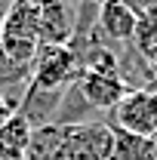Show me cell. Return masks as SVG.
Returning a JSON list of instances; mask_svg holds the SVG:
<instances>
[{
	"label": "cell",
	"mask_w": 157,
	"mask_h": 160,
	"mask_svg": "<svg viewBox=\"0 0 157 160\" xmlns=\"http://www.w3.org/2000/svg\"><path fill=\"white\" fill-rule=\"evenodd\" d=\"M77 86L83 99L96 108L99 114H108L117 108V102L129 92V86L123 83L120 74H105V71H80Z\"/></svg>",
	"instance_id": "cell-4"
},
{
	"label": "cell",
	"mask_w": 157,
	"mask_h": 160,
	"mask_svg": "<svg viewBox=\"0 0 157 160\" xmlns=\"http://www.w3.org/2000/svg\"><path fill=\"white\" fill-rule=\"evenodd\" d=\"M99 111L89 105V102L83 99V92H80V86L77 83H71L68 86V92H65V99H62L59 105V114H56V126H86V123H96Z\"/></svg>",
	"instance_id": "cell-9"
},
{
	"label": "cell",
	"mask_w": 157,
	"mask_h": 160,
	"mask_svg": "<svg viewBox=\"0 0 157 160\" xmlns=\"http://www.w3.org/2000/svg\"><path fill=\"white\" fill-rule=\"evenodd\" d=\"M31 136H34V126L16 111L9 123H3V129H0V160H25Z\"/></svg>",
	"instance_id": "cell-8"
},
{
	"label": "cell",
	"mask_w": 157,
	"mask_h": 160,
	"mask_svg": "<svg viewBox=\"0 0 157 160\" xmlns=\"http://www.w3.org/2000/svg\"><path fill=\"white\" fill-rule=\"evenodd\" d=\"M148 12H151V16H157V0H148Z\"/></svg>",
	"instance_id": "cell-14"
},
{
	"label": "cell",
	"mask_w": 157,
	"mask_h": 160,
	"mask_svg": "<svg viewBox=\"0 0 157 160\" xmlns=\"http://www.w3.org/2000/svg\"><path fill=\"white\" fill-rule=\"evenodd\" d=\"M105 123L129 136L157 139V89H129L117 102V108L108 111Z\"/></svg>",
	"instance_id": "cell-2"
},
{
	"label": "cell",
	"mask_w": 157,
	"mask_h": 160,
	"mask_svg": "<svg viewBox=\"0 0 157 160\" xmlns=\"http://www.w3.org/2000/svg\"><path fill=\"white\" fill-rule=\"evenodd\" d=\"M65 92L68 89H43V86H34L28 80V86H25V92H22V99H19V114L31 126H46V123L56 120Z\"/></svg>",
	"instance_id": "cell-6"
},
{
	"label": "cell",
	"mask_w": 157,
	"mask_h": 160,
	"mask_svg": "<svg viewBox=\"0 0 157 160\" xmlns=\"http://www.w3.org/2000/svg\"><path fill=\"white\" fill-rule=\"evenodd\" d=\"M139 16L126 9L120 0H102L99 3V34L111 43H133Z\"/></svg>",
	"instance_id": "cell-7"
},
{
	"label": "cell",
	"mask_w": 157,
	"mask_h": 160,
	"mask_svg": "<svg viewBox=\"0 0 157 160\" xmlns=\"http://www.w3.org/2000/svg\"><path fill=\"white\" fill-rule=\"evenodd\" d=\"M120 3H123L126 9H133L136 16H145V12H148V0H120Z\"/></svg>",
	"instance_id": "cell-13"
},
{
	"label": "cell",
	"mask_w": 157,
	"mask_h": 160,
	"mask_svg": "<svg viewBox=\"0 0 157 160\" xmlns=\"http://www.w3.org/2000/svg\"><path fill=\"white\" fill-rule=\"evenodd\" d=\"M0 3H6V0H0Z\"/></svg>",
	"instance_id": "cell-16"
},
{
	"label": "cell",
	"mask_w": 157,
	"mask_h": 160,
	"mask_svg": "<svg viewBox=\"0 0 157 160\" xmlns=\"http://www.w3.org/2000/svg\"><path fill=\"white\" fill-rule=\"evenodd\" d=\"M62 139H65V126L46 123V126H34V136L28 145V157L25 160H53L59 151Z\"/></svg>",
	"instance_id": "cell-10"
},
{
	"label": "cell",
	"mask_w": 157,
	"mask_h": 160,
	"mask_svg": "<svg viewBox=\"0 0 157 160\" xmlns=\"http://www.w3.org/2000/svg\"><path fill=\"white\" fill-rule=\"evenodd\" d=\"M16 111H19V99L0 92V129H3V123H9V117H13Z\"/></svg>",
	"instance_id": "cell-12"
},
{
	"label": "cell",
	"mask_w": 157,
	"mask_h": 160,
	"mask_svg": "<svg viewBox=\"0 0 157 160\" xmlns=\"http://www.w3.org/2000/svg\"><path fill=\"white\" fill-rule=\"evenodd\" d=\"M6 3H13V0H6Z\"/></svg>",
	"instance_id": "cell-15"
},
{
	"label": "cell",
	"mask_w": 157,
	"mask_h": 160,
	"mask_svg": "<svg viewBox=\"0 0 157 160\" xmlns=\"http://www.w3.org/2000/svg\"><path fill=\"white\" fill-rule=\"evenodd\" d=\"M80 77V59L71 46H40L31 62V83L43 89H68Z\"/></svg>",
	"instance_id": "cell-3"
},
{
	"label": "cell",
	"mask_w": 157,
	"mask_h": 160,
	"mask_svg": "<svg viewBox=\"0 0 157 160\" xmlns=\"http://www.w3.org/2000/svg\"><path fill=\"white\" fill-rule=\"evenodd\" d=\"M133 43H136L139 52H148L157 46V16L145 12L139 16V25H136V34H133Z\"/></svg>",
	"instance_id": "cell-11"
},
{
	"label": "cell",
	"mask_w": 157,
	"mask_h": 160,
	"mask_svg": "<svg viewBox=\"0 0 157 160\" xmlns=\"http://www.w3.org/2000/svg\"><path fill=\"white\" fill-rule=\"evenodd\" d=\"M40 49V0H13L6 6L0 52L13 65H31Z\"/></svg>",
	"instance_id": "cell-1"
},
{
	"label": "cell",
	"mask_w": 157,
	"mask_h": 160,
	"mask_svg": "<svg viewBox=\"0 0 157 160\" xmlns=\"http://www.w3.org/2000/svg\"><path fill=\"white\" fill-rule=\"evenodd\" d=\"M74 37V9L68 0H40V46H68Z\"/></svg>",
	"instance_id": "cell-5"
}]
</instances>
